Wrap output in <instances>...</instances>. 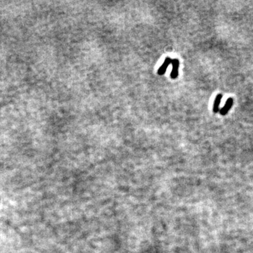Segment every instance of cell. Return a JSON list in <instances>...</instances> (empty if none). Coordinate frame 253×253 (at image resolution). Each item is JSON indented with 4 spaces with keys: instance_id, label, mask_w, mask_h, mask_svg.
<instances>
[{
    "instance_id": "cell-1",
    "label": "cell",
    "mask_w": 253,
    "mask_h": 253,
    "mask_svg": "<svg viewBox=\"0 0 253 253\" xmlns=\"http://www.w3.org/2000/svg\"><path fill=\"white\" fill-rule=\"evenodd\" d=\"M172 73H171V77H172V78L175 79L176 77L178 76V68H179V61L177 59H174L172 60Z\"/></svg>"
},
{
    "instance_id": "cell-2",
    "label": "cell",
    "mask_w": 253,
    "mask_h": 253,
    "mask_svg": "<svg viewBox=\"0 0 253 253\" xmlns=\"http://www.w3.org/2000/svg\"><path fill=\"white\" fill-rule=\"evenodd\" d=\"M172 60L170 59V58H167V59H165L164 63H163V64L161 65L160 69L158 70V74L159 75L164 74V73H165V71H166L167 68L168 67V65L172 63Z\"/></svg>"
},
{
    "instance_id": "cell-3",
    "label": "cell",
    "mask_w": 253,
    "mask_h": 253,
    "mask_svg": "<svg viewBox=\"0 0 253 253\" xmlns=\"http://www.w3.org/2000/svg\"><path fill=\"white\" fill-rule=\"evenodd\" d=\"M232 105H233V99H229L228 100H227L226 104H225L224 108H223L222 109H221V111H220L221 114L223 115H226L227 112H228V111H229V109L231 108Z\"/></svg>"
},
{
    "instance_id": "cell-4",
    "label": "cell",
    "mask_w": 253,
    "mask_h": 253,
    "mask_svg": "<svg viewBox=\"0 0 253 253\" xmlns=\"http://www.w3.org/2000/svg\"><path fill=\"white\" fill-rule=\"evenodd\" d=\"M222 98V95L219 94L217 95V96L216 97V99H215L214 106H213V111H214V113H217L218 111H220V104L221 103Z\"/></svg>"
}]
</instances>
